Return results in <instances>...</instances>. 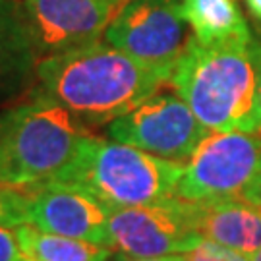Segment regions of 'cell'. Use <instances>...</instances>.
I'll return each instance as SVG.
<instances>
[{"instance_id": "5bb4252c", "label": "cell", "mask_w": 261, "mask_h": 261, "mask_svg": "<svg viewBox=\"0 0 261 261\" xmlns=\"http://www.w3.org/2000/svg\"><path fill=\"white\" fill-rule=\"evenodd\" d=\"M21 255L31 261H107L111 248L39 230L31 224L16 226Z\"/></svg>"}, {"instance_id": "ffe728a7", "label": "cell", "mask_w": 261, "mask_h": 261, "mask_svg": "<svg viewBox=\"0 0 261 261\" xmlns=\"http://www.w3.org/2000/svg\"><path fill=\"white\" fill-rule=\"evenodd\" d=\"M246 6L250 10V14L253 16V19L257 21V25L261 28V0H244Z\"/></svg>"}, {"instance_id": "d6986e66", "label": "cell", "mask_w": 261, "mask_h": 261, "mask_svg": "<svg viewBox=\"0 0 261 261\" xmlns=\"http://www.w3.org/2000/svg\"><path fill=\"white\" fill-rule=\"evenodd\" d=\"M244 199H248L250 203H253V205L261 207V176L253 182L252 186L246 190V194H244Z\"/></svg>"}, {"instance_id": "2e32d148", "label": "cell", "mask_w": 261, "mask_h": 261, "mask_svg": "<svg viewBox=\"0 0 261 261\" xmlns=\"http://www.w3.org/2000/svg\"><path fill=\"white\" fill-rule=\"evenodd\" d=\"M21 257L16 228L0 226V261H19Z\"/></svg>"}, {"instance_id": "3957f363", "label": "cell", "mask_w": 261, "mask_h": 261, "mask_svg": "<svg viewBox=\"0 0 261 261\" xmlns=\"http://www.w3.org/2000/svg\"><path fill=\"white\" fill-rule=\"evenodd\" d=\"M182 172L184 165L91 134L56 182L82 188L111 209H122L174 197Z\"/></svg>"}, {"instance_id": "7c38bea8", "label": "cell", "mask_w": 261, "mask_h": 261, "mask_svg": "<svg viewBox=\"0 0 261 261\" xmlns=\"http://www.w3.org/2000/svg\"><path fill=\"white\" fill-rule=\"evenodd\" d=\"M203 240L253 257L261 250V207L244 197L196 201Z\"/></svg>"}, {"instance_id": "ac0fdd59", "label": "cell", "mask_w": 261, "mask_h": 261, "mask_svg": "<svg viewBox=\"0 0 261 261\" xmlns=\"http://www.w3.org/2000/svg\"><path fill=\"white\" fill-rule=\"evenodd\" d=\"M0 184L2 186H12V174H10L8 155H6V141H4V109L0 111Z\"/></svg>"}, {"instance_id": "8fae6325", "label": "cell", "mask_w": 261, "mask_h": 261, "mask_svg": "<svg viewBox=\"0 0 261 261\" xmlns=\"http://www.w3.org/2000/svg\"><path fill=\"white\" fill-rule=\"evenodd\" d=\"M37 64V47L21 2L0 0V107L18 101L35 85Z\"/></svg>"}, {"instance_id": "44dd1931", "label": "cell", "mask_w": 261, "mask_h": 261, "mask_svg": "<svg viewBox=\"0 0 261 261\" xmlns=\"http://www.w3.org/2000/svg\"><path fill=\"white\" fill-rule=\"evenodd\" d=\"M130 261H188V253H180V255H165V257H147V259H130Z\"/></svg>"}, {"instance_id": "52a82bcc", "label": "cell", "mask_w": 261, "mask_h": 261, "mask_svg": "<svg viewBox=\"0 0 261 261\" xmlns=\"http://www.w3.org/2000/svg\"><path fill=\"white\" fill-rule=\"evenodd\" d=\"M107 134L112 141L186 165L211 130L199 122L174 89H159L130 112L111 122Z\"/></svg>"}, {"instance_id": "7a4b0ae2", "label": "cell", "mask_w": 261, "mask_h": 261, "mask_svg": "<svg viewBox=\"0 0 261 261\" xmlns=\"http://www.w3.org/2000/svg\"><path fill=\"white\" fill-rule=\"evenodd\" d=\"M168 84L211 132L261 134V68L255 37L201 45L190 35Z\"/></svg>"}, {"instance_id": "8992f818", "label": "cell", "mask_w": 261, "mask_h": 261, "mask_svg": "<svg viewBox=\"0 0 261 261\" xmlns=\"http://www.w3.org/2000/svg\"><path fill=\"white\" fill-rule=\"evenodd\" d=\"M111 250L128 259L190 253L205 242L197 226V203L170 197L138 207L112 209Z\"/></svg>"}, {"instance_id": "30bf717a", "label": "cell", "mask_w": 261, "mask_h": 261, "mask_svg": "<svg viewBox=\"0 0 261 261\" xmlns=\"http://www.w3.org/2000/svg\"><path fill=\"white\" fill-rule=\"evenodd\" d=\"M25 192V224H31L45 232L111 248L109 223L112 209L99 197L64 182H48L29 188Z\"/></svg>"}, {"instance_id": "4fadbf2b", "label": "cell", "mask_w": 261, "mask_h": 261, "mask_svg": "<svg viewBox=\"0 0 261 261\" xmlns=\"http://www.w3.org/2000/svg\"><path fill=\"white\" fill-rule=\"evenodd\" d=\"M182 14L201 45L253 39L236 0H182Z\"/></svg>"}, {"instance_id": "ba28073f", "label": "cell", "mask_w": 261, "mask_h": 261, "mask_svg": "<svg viewBox=\"0 0 261 261\" xmlns=\"http://www.w3.org/2000/svg\"><path fill=\"white\" fill-rule=\"evenodd\" d=\"M103 39L132 58L172 75L190 39L182 0H130Z\"/></svg>"}, {"instance_id": "9a60e30c", "label": "cell", "mask_w": 261, "mask_h": 261, "mask_svg": "<svg viewBox=\"0 0 261 261\" xmlns=\"http://www.w3.org/2000/svg\"><path fill=\"white\" fill-rule=\"evenodd\" d=\"M28 219V192L0 184V226L16 228Z\"/></svg>"}, {"instance_id": "6da1fadb", "label": "cell", "mask_w": 261, "mask_h": 261, "mask_svg": "<svg viewBox=\"0 0 261 261\" xmlns=\"http://www.w3.org/2000/svg\"><path fill=\"white\" fill-rule=\"evenodd\" d=\"M168 82L170 74L143 64L101 39L41 58L31 93L53 99L95 128L109 126Z\"/></svg>"}, {"instance_id": "9c48e42d", "label": "cell", "mask_w": 261, "mask_h": 261, "mask_svg": "<svg viewBox=\"0 0 261 261\" xmlns=\"http://www.w3.org/2000/svg\"><path fill=\"white\" fill-rule=\"evenodd\" d=\"M130 0H21L39 60L97 43Z\"/></svg>"}, {"instance_id": "5b68a950", "label": "cell", "mask_w": 261, "mask_h": 261, "mask_svg": "<svg viewBox=\"0 0 261 261\" xmlns=\"http://www.w3.org/2000/svg\"><path fill=\"white\" fill-rule=\"evenodd\" d=\"M261 176V134L211 132L184 165L176 197L215 201L242 197Z\"/></svg>"}, {"instance_id": "603a6c76", "label": "cell", "mask_w": 261, "mask_h": 261, "mask_svg": "<svg viewBox=\"0 0 261 261\" xmlns=\"http://www.w3.org/2000/svg\"><path fill=\"white\" fill-rule=\"evenodd\" d=\"M252 261H261V250H259V252H257V253H255V255H253Z\"/></svg>"}, {"instance_id": "7402d4cb", "label": "cell", "mask_w": 261, "mask_h": 261, "mask_svg": "<svg viewBox=\"0 0 261 261\" xmlns=\"http://www.w3.org/2000/svg\"><path fill=\"white\" fill-rule=\"evenodd\" d=\"M255 43H257V55H259V68H261V35L255 37Z\"/></svg>"}, {"instance_id": "e0dca14e", "label": "cell", "mask_w": 261, "mask_h": 261, "mask_svg": "<svg viewBox=\"0 0 261 261\" xmlns=\"http://www.w3.org/2000/svg\"><path fill=\"white\" fill-rule=\"evenodd\" d=\"M230 250L205 240L199 248L188 253V261H230Z\"/></svg>"}, {"instance_id": "277c9868", "label": "cell", "mask_w": 261, "mask_h": 261, "mask_svg": "<svg viewBox=\"0 0 261 261\" xmlns=\"http://www.w3.org/2000/svg\"><path fill=\"white\" fill-rule=\"evenodd\" d=\"M89 126L43 95L4 109V141L12 186L29 188L60 180L77 157Z\"/></svg>"}, {"instance_id": "cb8c5ba5", "label": "cell", "mask_w": 261, "mask_h": 261, "mask_svg": "<svg viewBox=\"0 0 261 261\" xmlns=\"http://www.w3.org/2000/svg\"><path fill=\"white\" fill-rule=\"evenodd\" d=\"M19 261H31V259H25V257H21V259H19Z\"/></svg>"}]
</instances>
